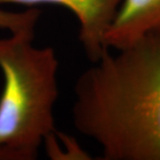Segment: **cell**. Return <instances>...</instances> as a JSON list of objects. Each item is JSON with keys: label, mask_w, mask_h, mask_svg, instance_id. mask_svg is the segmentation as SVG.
<instances>
[{"label": "cell", "mask_w": 160, "mask_h": 160, "mask_svg": "<svg viewBox=\"0 0 160 160\" xmlns=\"http://www.w3.org/2000/svg\"><path fill=\"white\" fill-rule=\"evenodd\" d=\"M47 154L51 159L89 160L91 156L83 149L74 137L55 130L44 140Z\"/></svg>", "instance_id": "5b68a950"}, {"label": "cell", "mask_w": 160, "mask_h": 160, "mask_svg": "<svg viewBox=\"0 0 160 160\" xmlns=\"http://www.w3.org/2000/svg\"><path fill=\"white\" fill-rule=\"evenodd\" d=\"M117 51L77 80L74 126L103 160H160V32Z\"/></svg>", "instance_id": "6da1fadb"}, {"label": "cell", "mask_w": 160, "mask_h": 160, "mask_svg": "<svg viewBox=\"0 0 160 160\" xmlns=\"http://www.w3.org/2000/svg\"><path fill=\"white\" fill-rule=\"evenodd\" d=\"M34 32L0 38V160H34L55 130L59 62L53 48L33 45Z\"/></svg>", "instance_id": "7a4b0ae2"}, {"label": "cell", "mask_w": 160, "mask_h": 160, "mask_svg": "<svg viewBox=\"0 0 160 160\" xmlns=\"http://www.w3.org/2000/svg\"><path fill=\"white\" fill-rule=\"evenodd\" d=\"M122 0H0L2 4L36 7L52 5L71 12L79 23V40L87 58L97 62L109 48L105 35L114 19Z\"/></svg>", "instance_id": "3957f363"}, {"label": "cell", "mask_w": 160, "mask_h": 160, "mask_svg": "<svg viewBox=\"0 0 160 160\" xmlns=\"http://www.w3.org/2000/svg\"><path fill=\"white\" fill-rule=\"evenodd\" d=\"M155 32H160V0H122L105 43L109 49L121 50Z\"/></svg>", "instance_id": "277c9868"}, {"label": "cell", "mask_w": 160, "mask_h": 160, "mask_svg": "<svg viewBox=\"0 0 160 160\" xmlns=\"http://www.w3.org/2000/svg\"><path fill=\"white\" fill-rule=\"evenodd\" d=\"M42 12L36 7H29L22 12H10L0 9V29L11 34L34 32L35 27Z\"/></svg>", "instance_id": "8992f818"}]
</instances>
